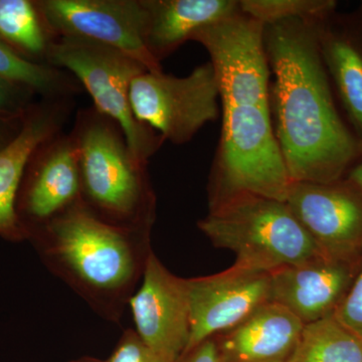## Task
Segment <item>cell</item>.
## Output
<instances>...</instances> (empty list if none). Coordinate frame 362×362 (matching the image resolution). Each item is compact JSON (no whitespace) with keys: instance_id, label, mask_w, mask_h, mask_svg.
Here are the masks:
<instances>
[{"instance_id":"6da1fadb","label":"cell","mask_w":362,"mask_h":362,"mask_svg":"<svg viewBox=\"0 0 362 362\" xmlns=\"http://www.w3.org/2000/svg\"><path fill=\"white\" fill-rule=\"evenodd\" d=\"M316 21L289 18L264 25L271 76L272 126L294 182L342 180L362 156L343 121L316 35Z\"/></svg>"},{"instance_id":"7a4b0ae2","label":"cell","mask_w":362,"mask_h":362,"mask_svg":"<svg viewBox=\"0 0 362 362\" xmlns=\"http://www.w3.org/2000/svg\"><path fill=\"white\" fill-rule=\"evenodd\" d=\"M220 88L223 121L209 183V201L249 192L286 202L291 180L273 126L265 45L244 30L207 45Z\"/></svg>"},{"instance_id":"3957f363","label":"cell","mask_w":362,"mask_h":362,"mask_svg":"<svg viewBox=\"0 0 362 362\" xmlns=\"http://www.w3.org/2000/svg\"><path fill=\"white\" fill-rule=\"evenodd\" d=\"M39 230L54 273L98 313L118 321L152 252L151 230L112 225L81 202Z\"/></svg>"},{"instance_id":"277c9868","label":"cell","mask_w":362,"mask_h":362,"mask_svg":"<svg viewBox=\"0 0 362 362\" xmlns=\"http://www.w3.org/2000/svg\"><path fill=\"white\" fill-rule=\"evenodd\" d=\"M71 135L83 204L112 225L152 230L156 194L147 163L136 158L120 127L94 107L78 112Z\"/></svg>"},{"instance_id":"5b68a950","label":"cell","mask_w":362,"mask_h":362,"mask_svg":"<svg viewBox=\"0 0 362 362\" xmlns=\"http://www.w3.org/2000/svg\"><path fill=\"white\" fill-rule=\"evenodd\" d=\"M214 246L230 250L237 265L273 272L323 256L287 202L240 192L209 204L197 223Z\"/></svg>"},{"instance_id":"8992f818","label":"cell","mask_w":362,"mask_h":362,"mask_svg":"<svg viewBox=\"0 0 362 362\" xmlns=\"http://www.w3.org/2000/svg\"><path fill=\"white\" fill-rule=\"evenodd\" d=\"M47 65L70 71L88 90L100 113L122 130L136 158L147 163L164 139L136 119L130 103V88L136 76L147 71L134 59L112 47L88 40L56 37Z\"/></svg>"},{"instance_id":"52a82bcc","label":"cell","mask_w":362,"mask_h":362,"mask_svg":"<svg viewBox=\"0 0 362 362\" xmlns=\"http://www.w3.org/2000/svg\"><path fill=\"white\" fill-rule=\"evenodd\" d=\"M130 103L136 119L164 141L185 144L220 115V88L213 64H202L185 77L144 71L132 81Z\"/></svg>"},{"instance_id":"ba28073f","label":"cell","mask_w":362,"mask_h":362,"mask_svg":"<svg viewBox=\"0 0 362 362\" xmlns=\"http://www.w3.org/2000/svg\"><path fill=\"white\" fill-rule=\"evenodd\" d=\"M35 4L54 39L105 45L127 54L147 71H163L145 45L141 0H40Z\"/></svg>"},{"instance_id":"9c48e42d","label":"cell","mask_w":362,"mask_h":362,"mask_svg":"<svg viewBox=\"0 0 362 362\" xmlns=\"http://www.w3.org/2000/svg\"><path fill=\"white\" fill-rule=\"evenodd\" d=\"M288 206L327 258L361 263L362 192L349 180L294 182Z\"/></svg>"},{"instance_id":"30bf717a","label":"cell","mask_w":362,"mask_h":362,"mask_svg":"<svg viewBox=\"0 0 362 362\" xmlns=\"http://www.w3.org/2000/svg\"><path fill=\"white\" fill-rule=\"evenodd\" d=\"M142 283L129 300L135 332L156 354L177 362L190 337L187 279L173 275L150 252Z\"/></svg>"},{"instance_id":"8fae6325","label":"cell","mask_w":362,"mask_h":362,"mask_svg":"<svg viewBox=\"0 0 362 362\" xmlns=\"http://www.w3.org/2000/svg\"><path fill=\"white\" fill-rule=\"evenodd\" d=\"M187 288L190 337L185 352L230 329L271 301V273L233 264L214 275L187 279Z\"/></svg>"},{"instance_id":"7c38bea8","label":"cell","mask_w":362,"mask_h":362,"mask_svg":"<svg viewBox=\"0 0 362 362\" xmlns=\"http://www.w3.org/2000/svg\"><path fill=\"white\" fill-rule=\"evenodd\" d=\"M361 264L321 256L271 272V301L305 325L334 315Z\"/></svg>"},{"instance_id":"4fadbf2b","label":"cell","mask_w":362,"mask_h":362,"mask_svg":"<svg viewBox=\"0 0 362 362\" xmlns=\"http://www.w3.org/2000/svg\"><path fill=\"white\" fill-rule=\"evenodd\" d=\"M305 324L282 305L269 301L230 329L214 337L220 362H288Z\"/></svg>"},{"instance_id":"5bb4252c","label":"cell","mask_w":362,"mask_h":362,"mask_svg":"<svg viewBox=\"0 0 362 362\" xmlns=\"http://www.w3.org/2000/svg\"><path fill=\"white\" fill-rule=\"evenodd\" d=\"M316 35L331 85L351 131L362 143V16L337 11L316 21Z\"/></svg>"},{"instance_id":"9a60e30c","label":"cell","mask_w":362,"mask_h":362,"mask_svg":"<svg viewBox=\"0 0 362 362\" xmlns=\"http://www.w3.org/2000/svg\"><path fill=\"white\" fill-rule=\"evenodd\" d=\"M37 154L25 190V211L40 228L82 199L77 148L71 135L58 133Z\"/></svg>"},{"instance_id":"2e32d148","label":"cell","mask_w":362,"mask_h":362,"mask_svg":"<svg viewBox=\"0 0 362 362\" xmlns=\"http://www.w3.org/2000/svg\"><path fill=\"white\" fill-rule=\"evenodd\" d=\"M68 99H47L30 112L21 129L0 150V233L18 237L23 233L16 202L23 173L37 150L61 132L68 115Z\"/></svg>"},{"instance_id":"e0dca14e","label":"cell","mask_w":362,"mask_h":362,"mask_svg":"<svg viewBox=\"0 0 362 362\" xmlns=\"http://www.w3.org/2000/svg\"><path fill=\"white\" fill-rule=\"evenodd\" d=\"M144 40L158 63L204 26L240 9L239 0H141Z\"/></svg>"},{"instance_id":"ac0fdd59","label":"cell","mask_w":362,"mask_h":362,"mask_svg":"<svg viewBox=\"0 0 362 362\" xmlns=\"http://www.w3.org/2000/svg\"><path fill=\"white\" fill-rule=\"evenodd\" d=\"M54 40L35 1L0 0V40L14 52L33 63L47 65Z\"/></svg>"},{"instance_id":"d6986e66","label":"cell","mask_w":362,"mask_h":362,"mask_svg":"<svg viewBox=\"0 0 362 362\" xmlns=\"http://www.w3.org/2000/svg\"><path fill=\"white\" fill-rule=\"evenodd\" d=\"M288 362H362V340L334 315L304 326Z\"/></svg>"},{"instance_id":"ffe728a7","label":"cell","mask_w":362,"mask_h":362,"mask_svg":"<svg viewBox=\"0 0 362 362\" xmlns=\"http://www.w3.org/2000/svg\"><path fill=\"white\" fill-rule=\"evenodd\" d=\"M0 77L47 99H68L80 83L61 69L33 63L0 40Z\"/></svg>"},{"instance_id":"44dd1931","label":"cell","mask_w":362,"mask_h":362,"mask_svg":"<svg viewBox=\"0 0 362 362\" xmlns=\"http://www.w3.org/2000/svg\"><path fill=\"white\" fill-rule=\"evenodd\" d=\"M240 9L264 25L289 18L319 21L332 13V0H239Z\"/></svg>"},{"instance_id":"7402d4cb","label":"cell","mask_w":362,"mask_h":362,"mask_svg":"<svg viewBox=\"0 0 362 362\" xmlns=\"http://www.w3.org/2000/svg\"><path fill=\"white\" fill-rule=\"evenodd\" d=\"M334 316L362 340V264Z\"/></svg>"},{"instance_id":"603a6c76","label":"cell","mask_w":362,"mask_h":362,"mask_svg":"<svg viewBox=\"0 0 362 362\" xmlns=\"http://www.w3.org/2000/svg\"><path fill=\"white\" fill-rule=\"evenodd\" d=\"M106 362H171L148 349L134 330L123 333Z\"/></svg>"},{"instance_id":"cb8c5ba5","label":"cell","mask_w":362,"mask_h":362,"mask_svg":"<svg viewBox=\"0 0 362 362\" xmlns=\"http://www.w3.org/2000/svg\"><path fill=\"white\" fill-rule=\"evenodd\" d=\"M25 92L30 90L0 77V120H13L25 115Z\"/></svg>"},{"instance_id":"d4e9b609","label":"cell","mask_w":362,"mask_h":362,"mask_svg":"<svg viewBox=\"0 0 362 362\" xmlns=\"http://www.w3.org/2000/svg\"><path fill=\"white\" fill-rule=\"evenodd\" d=\"M177 362H220L216 338H209L185 352Z\"/></svg>"},{"instance_id":"484cf974","label":"cell","mask_w":362,"mask_h":362,"mask_svg":"<svg viewBox=\"0 0 362 362\" xmlns=\"http://www.w3.org/2000/svg\"><path fill=\"white\" fill-rule=\"evenodd\" d=\"M344 178L362 192V156L351 166Z\"/></svg>"},{"instance_id":"4316f807","label":"cell","mask_w":362,"mask_h":362,"mask_svg":"<svg viewBox=\"0 0 362 362\" xmlns=\"http://www.w3.org/2000/svg\"><path fill=\"white\" fill-rule=\"evenodd\" d=\"M13 139H8V136H7L6 133L0 127V150L4 149Z\"/></svg>"},{"instance_id":"83f0119b","label":"cell","mask_w":362,"mask_h":362,"mask_svg":"<svg viewBox=\"0 0 362 362\" xmlns=\"http://www.w3.org/2000/svg\"><path fill=\"white\" fill-rule=\"evenodd\" d=\"M69 362H106V361H101L99 358H94V357H82V358L76 359Z\"/></svg>"},{"instance_id":"f1b7e54d","label":"cell","mask_w":362,"mask_h":362,"mask_svg":"<svg viewBox=\"0 0 362 362\" xmlns=\"http://www.w3.org/2000/svg\"><path fill=\"white\" fill-rule=\"evenodd\" d=\"M361 16H362V6H361Z\"/></svg>"}]
</instances>
